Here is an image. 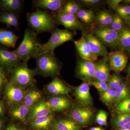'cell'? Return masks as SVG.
Instances as JSON below:
<instances>
[{
	"label": "cell",
	"mask_w": 130,
	"mask_h": 130,
	"mask_svg": "<svg viewBox=\"0 0 130 130\" xmlns=\"http://www.w3.org/2000/svg\"><path fill=\"white\" fill-rule=\"evenodd\" d=\"M81 9V5L77 3L72 1H68L65 3L60 11L76 15L78 12Z\"/></svg>",
	"instance_id": "28"
},
{
	"label": "cell",
	"mask_w": 130,
	"mask_h": 130,
	"mask_svg": "<svg viewBox=\"0 0 130 130\" xmlns=\"http://www.w3.org/2000/svg\"><path fill=\"white\" fill-rule=\"evenodd\" d=\"M107 120V114L103 110L98 112L96 118V121L98 124L101 126L106 125Z\"/></svg>",
	"instance_id": "38"
},
{
	"label": "cell",
	"mask_w": 130,
	"mask_h": 130,
	"mask_svg": "<svg viewBox=\"0 0 130 130\" xmlns=\"http://www.w3.org/2000/svg\"><path fill=\"white\" fill-rule=\"evenodd\" d=\"M122 2L121 0H108L107 2L109 7L115 11H116Z\"/></svg>",
	"instance_id": "42"
},
{
	"label": "cell",
	"mask_w": 130,
	"mask_h": 130,
	"mask_svg": "<svg viewBox=\"0 0 130 130\" xmlns=\"http://www.w3.org/2000/svg\"><path fill=\"white\" fill-rule=\"evenodd\" d=\"M108 56L109 67L116 73L122 71L125 68L128 62L127 55L123 51H116L111 52Z\"/></svg>",
	"instance_id": "11"
},
{
	"label": "cell",
	"mask_w": 130,
	"mask_h": 130,
	"mask_svg": "<svg viewBox=\"0 0 130 130\" xmlns=\"http://www.w3.org/2000/svg\"><path fill=\"white\" fill-rule=\"evenodd\" d=\"M67 2L63 0H36L33 4L38 9L50 10L52 11H59Z\"/></svg>",
	"instance_id": "20"
},
{
	"label": "cell",
	"mask_w": 130,
	"mask_h": 130,
	"mask_svg": "<svg viewBox=\"0 0 130 130\" xmlns=\"http://www.w3.org/2000/svg\"><path fill=\"white\" fill-rule=\"evenodd\" d=\"M53 113L47 116L37 118L30 122L31 128L36 130H46L53 125L54 121Z\"/></svg>",
	"instance_id": "24"
},
{
	"label": "cell",
	"mask_w": 130,
	"mask_h": 130,
	"mask_svg": "<svg viewBox=\"0 0 130 130\" xmlns=\"http://www.w3.org/2000/svg\"><path fill=\"white\" fill-rule=\"evenodd\" d=\"M4 23L6 24L7 26L8 27L9 26H13L18 28L19 26L18 19H17L11 20L5 22Z\"/></svg>",
	"instance_id": "45"
},
{
	"label": "cell",
	"mask_w": 130,
	"mask_h": 130,
	"mask_svg": "<svg viewBox=\"0 0 130 130\" xmlns=\"http://www.w3.org/2000/svg\"><path fill=\"white\" fill-rule=\"evenodd\" d=\"M46 88L49 94L55 96L67 95L71 91V89L64 82L57 77L47 85Z\"/></svg>",
	"instance_id": "14"
},
{
	"label": "cell",
	"mask_w": 130,
	"mask_h": 130,
	"mask_svg": "<svg viewBox=\"0 0 130 130\" xmlns=\"http://www.w3.org/2000/svg\"><path fill=\"white\" fill-rule=\"evenodd\" d=\"M22 61L12 51L0 48V67L6 71L11 70L19 64Z\"/></svg>",
	"instance_id": "9"
},
{
	"label": "cell",
	"mask_w": 130,
	"mask_h": 130,
	"mask_svg": "<svg viewBox=\"0 0 130 130\" xmlns=\"http://www.w3.org/2000/svg\"><path fill=\"white\" fill-rule=\"evenodd\" d=\"M28 61H22L10 71V82L25 89L34 86L35 77L38 73L36 69L31 70L28 66Z\"/></svg>",
	"instance_id": "4"
},
{
	"label": "cell",
	"mask_w": 130,
	"mask_h": 130,
	"mask_svg": "<svg viewBox=\"0 0 130 130\" xmlns=\"http://www.w3.org/2000/svg\"><path fill=\"white\" fill-rule=\"evenodd\" d=\"M74 42L77 51L82 59L93 62L97 60L98 57L93 54L83 35L79 40L74 41Z\"/></svg>",
	"instance_id": "15"
},
{
	"label": "cell",
	"mask_w": 130,
	"mask_h": 130,
	"mask_svg": "<svg viewBox=\"0 0 130 130\" xmlns=\"http://www.w3.org/2000/svg\"><path fill=\"white\" fill-rule=\"evenodd\" d=\"M26 90L25 89L9 82L5 86V98L12 106L22 102Z\"/></svg>",
	"instance_id": "8"
},
{
	"label": "cell",
	"mask_w": 130,
	"mask_h": 130,
	"mask_svg": "<svg viewBox=\"0 0 130 130\" xmlns=\"http://www.w3.org/2000/svg\"><path fill=\"white\" fill-rule=\"evenodd\" d=\"M76 33L74 31L56 28L51 32V37L48 41L42 44L39 54L48 51H54L57 47L66 42L72 41Z\"/></svg>",
	"instance_id": "5"
},
{
	"label": "cell",
	"mask_w": 130,
	"mask_h": 130,
	"mask_svg": "<svg viewBox=\"0 0 130 130\" xmlns=\"http://www.w3.org/2000/svg\"><path fill=\"white\" fill-rule=\"evenodd\" d=\"M116 11L117 13L123 19L125 20L130 16V6H120Z\"/></svg>",
	"instance_id": "37"
},
{
	"label": "cell",
	"mask_w": 130,
	"mask_h": 130,
	"mask_svg": "<svg viewBox=\"0 0 130 130\" xmlns=\"http://www.w3.org/2000/svg\"><path fill=\"white\" fill-rule=\"evenodd\" d=\"M42 44L38 38L36 32L30 28H26L21 44L13 52L22 61H28L31 58H36L41 51Z\"/></svg>",
	"instance_id": "1"
},
{
	"label": "cell",
	"mask_w": 130,
	"mask_h": 130,
	"mask_svg": "<svg viewBox=\"0 0 130 130\" xmlns=\"http://www.w3.org/2000/svg\"><path fill=\"white\" fill-rule=\"evenodd\" d=\"M116 104H118L121 101L128 97L130 90L126 84L122 83L118 88L116 90Z\"/></svg>",
	"instance_id": "30"
},
{
	"label": "cell",
	"mask_w": 130,
	"mask_h": 130,
	"mask_svg": "<svg viewBox=\"0 0 130 130\" xmlns=\"http://www.w3.org/2000/svg\"><path fill=\"white\" fill-rule=\"evenodd\" d=\"M125 21H126L127 24L129 26V29H130V16L128 17V18L126 19L125 20Z\"/></svg>",
	"instance_id": "51"
},
{
	"label": "cell",
	"mask_w": 130,
	"mask_h": 130,
	"mask_svg": "<svg viewBox=\"0 0 130 130\" xmlns=\"http://www.w3.org/2000/svg\"><path fill=\"white\" fill-rule=\"evenodd\" d=\"M3 124H4V121L2 119H0V130H1L2 129Z\"/></svg>",
	"instance_id": "52"
},
{
	"label": "cell",
	"mask_w": 130,
	"mask_h": 130,
	"mask_svg": "<svg viewBox=\"0 0 130 130\" xmlns=\"http://www.w3.org/2000/svg\"><path fill=\"white\" fill-rule=\"evenodd\" d=\"M125 50L128 54L129 55V56H130V47L126 49Z\"/></svg>",
	"instance_id": "54"
},
{
	"label": "cell",
	"mask_w": 130,
	"mask_h": 130,
	"mask_svg": "<svg viewBox=\"0 0 130 130\" xmlns=\"http://www.w3.org/2000/svg\"><path fill=\"white\" fill-rule=\"evenodd\" d=\"M108 56L105 57L95 65V78L97 80L108 81L110 77V67L107 63Z\"/></svg>",
	"instance_id": "21"
},
{
	"label": "cell",
	"mask_w": 130,
	"mask_h": 130,
	"mask_svg": "<svg viewBox=\"0 0 130 130\" xmlns=\"http://www.w3.org/2000/svg\"><path fill=\"white\" fill-rule=\"evenodd\" d=\"M54 130H80L79 124L70 118H62L55 120L53 124Z\"/></svg>",
	"instance_id": "23"
},
{
	"label": "cell",
	"mask_w": 130,
	"mask_h": 130,
	"mask_svg": "<svg viewBox=\"0 0 130 130\" xmlns=\"http://www.w3.org/2000/svg\"><path fill=\"white\" fill-rule=\"evenodd\" d=\"M119 33V46L124 50L129 47L130 29L124 27Z\"/></svg>",
	"instance_id": "27"
},
{
	"label": "cell",
	"mask_w": 130,
	"mask_h": 130,
	"mask_svg": "<svg viewBox=\"0 0 130 130\" xmlns=\"http://www.w3.org/2000/svg\"><path fill=\"white\" fill-rule=\"evenodd\" d=\"M54 16L57 24L63 25L70 30H83L84 26L76 16L59 11Z\"/></svg>",
	"instance_id": "7"
},
{
	"label": "cell",
	"mask_w": 130,
	"mask_h": 130,
	"mask_svg": "<svg viewBox=\"0 0 130 130\" xmlns=\"http://www.w3.org/2000/svg\"><path fill=\"white\" fill-rule=\"evenodd\" d=\"M76 16L78 18L86 24L91 23L95 18L94 12L92 10L88 9H80Z\"/></svg>",
	"instance_id": "29"
},
{
	"label": "cell",
	"mask_w": 130,
	"mask_h": 130,
	"mask_svg": "<svg viewBox=\"0 0 130 130\" xmlns=\"http://www.w3.org/2000/svg\"><path fill=\"white\" fill-rule=\"evenodd\" d=\"M116 108L121 113H130V96L119 103L117 105Z\"/></svg>",
	"instance_id": "35"
},
{
	"label": "cell",
	"mask_w": 130,
	"mask_h": 130,
	"mask_svg": "<svg viewBox=\"0 0 130 130\" xmlns=\"http://www.w3.org/2000/svg\"><path fill=\"white\" fill-rule=\"evenodd\" d=\"M101 98L102 101L106 104L111 105L114 102L116 101V90L109 88L105 92L102 93Z\"/></svg>",
	"instance_id": "32"
},
{
	"label": "cell",
	"mask_w": 130,
	"mask_h": 130,
	"mask_svg": "<svg viewBox=\"0 0 130 130\" xmlns=\"http://www.w3.org/2000/svg\"><path fill=\"white\" fill-rule=\"evenodd\" d=\"M108 87L110 88L116 90L121 85L122 83V79L117 73H113L110 76L108 81Z\"/></svg>",
	"instance_id": "34"
},
{
	"label": "cell",
	"mask_w": 130,
	"mask_h": 130,
	"mask_svg": "<svg viewBox=\"0 0 130 130\" xmlns=\"http://www.w3.org/2000/svg\"><path fill=\"white\" fill-rule=\"evenodd\" d=\"M102 16L107 25L108 26H110L112 21L113 15L107 10H103L98 12Z\"/></svg>",
	"instance_id": "40"
},
{
	"label": "cell",
	"mask_w": 130,
	"mask_h": 130,
	"mask_svg": "<svg viewBox=\"0 0 130 130\" xmlns=\"http://www.w3.org/2000/svg\"><path fill=\"white\" fill-rule=\"evenodd\" d=\"M94 33L103 44L113 48L119 46V33L110 26H98L94 30Z\"/></svg>",
	"instance_id": "6"
},
{
	"label": "cell",
	"mask_w": 130,
	"mask_h": 130,
	"mask_svg": "<svg viewBox=\"0 0 130 130\" xmlns=\"http://www.w3.org/2000/svg\"><path fill=\"white\" fill-rule=\"evenodd\" d=\"M36 70L43 77H55L59 73L60 63L54 51L39 54L36 58Z\"/></svg>",
	"instance_id": "3"
},
{
	"label": "cell",
	"mask_w": 130,
	"mask_h": 130,
	"mask_svg": "<svg viewBox=\"0 0 130 130\" xmlns=\"http://www.w3.org/2000/svg\"><path fill=\"white\" fill-rule=\"evenodd\" d=\"M22 3L23 1L20 0H2L0 8L3 11L15 13L21 9Z\"/></svg>",
	"instance_id": "26"
},
{
	"label": "cell",
	"mask_w": 130,
	"mask_h": 130,
	"mask_svg": "<svg viewBox=\"0 0 130 130\" xmlns=\"http://www.w3.org/2000/svg\"><path fill=\"white\" fill-rule=\"evenodd\" d=\"M18 16L14 12H6L0 15V22L4 23L11 20L17 19Z\"/></svg>",
	"instance_id": "39"
},
{
	"label": "cell",
	"mask_w": 130,
	"mask_h": 130,
	"mask_svg": "<svg viewBox=\"0 0 130 130\" xmlns=\"http://www.w3.org/2000/svg\"><path fill=\"white\" fill-rule=\"evenodd\" d=\"M53 113L47 101H42L30 108L28 123L37 118L47 116Z\"/></svg>",
	"instance_id": "17"
},
{
	"label": "cell",
	"mask_w": 130,
	"mask_h": 130,
	"mask_svg": "<svg viewBox=\"0 0 130 130\" xmlns=\"http://www.w3.org/2000/svg\"><path fill=\"white\" fill-rule=\"evenodd\" d=\"M93 111L88 107H74L70 112V118L79 125H86L91 121Z\"/></svg>",
	"instance_id": "12"
},
{
	"label": "cell",
	"mask_w": 130,
	"mask_h": 130,
	"mask_svg": "<svg viewBox=\"0 0 130 130\" xmlns=\"http://www.w3.org/2000/svg\"><path fill=\"white\" fill-rule=\"evenodd\" d=\"M30 108L23 102L12 106L10 115L12 119L23 123L28 122Z\"/></svg>",
	"instance_id": "19"
},
{
	"label": "cell",
	"mask_w": 130,
	"mask_h": 130,
	"mask_svg": "<svg viewBox=\"0 0 130 130\" xmlns=\"http://www.w3.org/2000/svg\"><path fill=\"white\" fill-rule=\"evenodd\" d=\"M5 107L3 102L2 101H0V116H2L4 112Z\"/></svg>",
	"instance_id": "47"
},
{
	"label": "cell",
	"mask_w": 130,
	"mask_h": 130,
	"mask_svg": "<svg viewBox=\"0 0 130 130\" xmlns=\"http://www.w3.org/2000/svg\"><path fill=\"white\" fill-rule=\"evenodd\" d=\"M6 130H25L23 128L19 127L18 126L14 124H11L9 125L7 127Z\"/></svg>",
	"instance_id": "46"
},
{
	"label": "cell",
	"mask_w": 130,
	"mask_h": 130,
	"mask_svg": "<svg viewBox=\"0 0 130 130\" xmlns=\"http://www.w3.org/2000/svg\"><path fill=\"white\" fill-rule=\"evenodd\" d=\"M28 25L37 33L52 32L55 29L57 23L54 16L48 11L37 9L29 12L26 15Z\"/></svg>",
	"instance_id": "2"
},
{
	"label": "cell",
	"mask_w": 130,
	"mask_h": 130,
	"mask_svg": "<svg viewBox=\"0 0 130 130\" xmlns=\"http://www.w3.org/2000/svg\"><path fill=\"white\" fill-rule=\"evenodd\" d=\"M42 101L41 92L32 86L26 91L23 102L30 108Z\"/></svg>",
	"instance_id": "22"
},
{
	"label": "cell",
	"mask_w": 130,
	"mask_h": 130,
	"mask_svg": "<svg viewBox=\"0 0 130 130\" xmlns=\"http://www.w3.org/2000/svg\"><path fill=\"white\" fill-rule=\"evenodd\" d=\"M126 72L128 73V74L130 76V64L129 65L128 68H127Z\"/></svg>",
	"instance_id": "53"
},
{
	"label": "cell",
	"mask_w": 130,
	"mask_h": 130,
	"mask_svg": "<svg viewBox=\"0 0 130 130\" xmlns=\"http://www.w3.org/2000/svg\"><path fill=\"white\" fill-rule=\"evenodd\" d=\"M90 130H104L103 128L100 127H93L91 128Z\"/></svg>",
	"instance_id": "49"
},
{
	"label": "cell",
	"mask_w": 130,
	"mask_h": 130,
	"mask_svg": "<svg viewBox=\"0 0 130 130\" xmlns=\"http://www.w3.org/2000/svg\"><path fill=\"white\" fill-rule=\"evenodd\" d=\"M18 38L11 31L0 29V43L6 46L14 47Z\"/></svg>",
	"instance_id": "25"
},
{
	"label": "cell",
	"mask_w": 130,
	"mask_h": 130,
	"mask_svg": "<svg viewBox=\"0 0 130 130\" xmlns=\"http://www.w3.org/2000/svg\"><path fill=\"white\" fill-rule=\"evenodd\" d=\"M88 84L89 85H90L94 86L98 90L102 93L105 92L109 88L108 84L106 81L97 80L96 81L91 80L89 81Z\"/></svg>",
	"instance_id": "36"
},
{
	"label": "cell",
	"mask_w": 130,
	"mask_h": 130,
	"mask_svg": "<svg viewBox=\"0 0 130 130\" xmlns=\"http://www.w3.org/2000/svg\"><path fill=\"white\" fill-rule=\"evenodd\" d=\"M110 27L115 30L119 32L124 28V19L117 13L113 15L112 21Z\"/></svg>",
	"instance_id": "33"
},
{
	"label": "cell",
	"mask_w": 130,
	"mask_h": 130,
	"mask_svg": "<svg viewBox=\"0 0 130 130\" xmlns=\"http://www.w3.org/2000/svg\"><path fill=\"white\" fill-rule=\"evenodd\" d=\"M96 22L100 26H107L106 23L101 15L98 13L95 18Z\"/></svg>",
	"instance_id": "44"
},
{
	"label": "cell",
	"mask_w": 130,
	"mask_h": 130,
	"mask_svg": "<svg viewBox=\"0 0 130 130\" xmlns=\"http://www.w3.org/2000/svg\"><path fill=\"white\" fill-rule=\"evenodd\" d=\"M53 112H61L68 110L71 106V101L63 96L51 97L47 101Z\"/></svg>",
	"instance_id": "18"
},
{
	"label": "cell",
	"mask_w": 130,
	"mask_h": 130,
	"mask_svg": "<svg viewBox=\"0 0 130 130\" xmlns=\"http://www.w3.org/2000/svg\"><path fill=\"white\" fill-rule=\"evenodd\" d=\"M130 122V113H121L113 120L115 128H120Z\"/></svg>",
	"instance_id": "31"
},
{
	"label": "cell",
	"mask_w": 130,
	"mask_h": 130,
	"mask_svg": "<svg viewBox=\"0 0 130 130\" xmlns=\"http://www.w3.org/2000/svg\"><path fill=\"white\" fill-rule=\"evenodd\" d=\"M74 95L76 99L85 106L92 105L93 100L90 92L88 84L84 83L74 88Z\"/></svg>",
	"instance_id": "16"
},
{
	"label": "cell",
	"mask_w": 130,
	"mask_h": 130,
	"mask_svg": "<svg viewBox=\"0 0 130 130\" xmlns=\"http://www.w3.org/2000/svg\"><path fill=\"white\" fill-rule=\"evenodd\" d=\"M122 2L123 3L128 5V6H130V0H124V1H122Z\"/></svg>",
	"instance_id": "50"
},
{
	"label": "cell",
	"mask_w": 130,
	"mask_h": 130,
	"mask_svg": "<svg viewBox=\"0 0 130 130\" xmlns=\"http://www.w3.org/2000/svg\"><path fill=\"white\" fill-rule=\"evenodd\" d=\"M79 1L86 6L93 7L97 6L101 2V1L100 0H81Z\"/></svg>",
	"instance_id": "43"
},
{
	"label": "cell",
	"mask_w": 130,
	"mask_h": 130,
	"mask_svg": "<svg viewBox=\"0 0 130 130\" xmlns=\"http://www.w3.org/2000/svg\"><path fill=\"white\" fill-rule=\"evenodd\" d=\"M82 35L88 42L91 51L96 56L107 57L109 53L105 45L91 33L83 31Z\"/></svg>",
	"instance_id": "13"
},
{
	"label": "cell",
	"mask_w": 130,
	"mask_h": 130,
	"mask_svg": "<svg viewBox=\"0 0 130 130\" xmlns=\"http://www.w3.org/2000/svg\"><path fill=\"white\" fill-rule=\"evenodd\" d=\"M118 130H130V122L121 128H119Z\"/></svg>",
	"instance_id": "48"
},
{
	"label": "cell",
	"mask_w": 130,
	"mask_h": 130,
	"mask_svg": "<svg viewBox=\"0 0 130 130\" xmlns=\"http://www.w3.org/2000/svg\"><path fill=\"white\" fill-rule=\"evenodd\" d=\"M6 72L2 68L0 67V90L7 84V79Z\"/></svg>",
	"instance_id": "41"
},
{
	"label": "cell",
	"mask_w": 130,
	"mask_h": 130,
	"mask_svg": "<svg viewBox=\"0 0 130 130\" xmlns=\"http://www.w3.org/2000/svg\"><path fill=\"white\" fill-rule=\"evenodd\" d=\"M95 65L93 61L81 59L77 63V74L80 79L91 81L95 78Z\"/></svg>",
	"instance_id": "10"
}]
</instances>
